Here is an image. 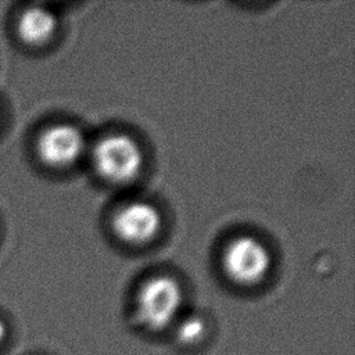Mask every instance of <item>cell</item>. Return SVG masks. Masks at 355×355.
Segmentation results:
<instances>
[{"label":"cell","mask_w":355,"mask_h":355,"mask_svg":"<svg viewBox=\"0 0 355 355\" xmlns=\"http://www.w3.org/2000/svg\"><path fill=\"white\" fill-rule=\"evenodd\" d=\"M183 302V291L176 279L157 275L147 279L135 300L137 320L153 331L164 330L176 319Z\"/></svg>","instance_id":"obj_1"},{"label":"cell","mask_w":355,"mask_h":355,"mask_svg":"<svg viewBox=\"0 0 355 355\" xmlns=\"http://www.w3.org/2000/svg\"><path fill=\"white\" fill-rule=\"evenodd\" d=\"M143 159L144 155L139 143L125 133L107 135L98 139L92 150L96 172L114 184L135 180L141 172Z\"/></svg>","instance_id":"obj_2"},{"label":"cell","mask_w":355,"mask_h":355,"mask_svg":"<svg viewBox=\"0 0 355 355\" xmlns=\"http://www.w3.org/2000/svg\"><path fill=\"white\" fill-rule=\"evenodd\" d=\"M223 270L240 286H254L270 270L272 257L266 245L252 236H237L225 248Z\"/></svg>","instance_id":"obj_3"},{"label":"cell","mask_w":355,"mask_h":355,"mask_svg":"<svg viewBox=\"0 0 355 355\" xmlns=\"http://www.w3.org/2000/svg\"><path fill=\"white\" fill-rule=\"evenodd\" d=\"M162 227V215L151 202L136 200L123 204L112 216V229L125 243L141 245L153 241Z\"/></svg>","instance_id":"obj_4"},{"label":"cell","mask_w":355,"mask_h":355,"mask_svg":"<svg viewBox=\"0 0 355 355\" xmlns=\"http://www.w3.org/2000/svg\"><path fill=\"white\" fill-rule=\"evenodd\" d=\"M83 132L72 123H57L44 129L37 139L40 159L53 168L76 164L86 151Z\"/></svg>","instance_id":"obj_5"},{"label":"cell","mask_w":355,"mask_h":355,"mask_svg":"<svg viewBox=\"0 0 355 355\" xmlns=\"http://www.w3.org/2000/svg\"><path fill=\"white\" fill-rule=\"evenodd\" d=\"M57 29L55 15L43 7H31L25 10L18 22L21 39L29 44L46 43Z\"/></svg>","instance_id":"obj_6"},{"label":"cell","mask_w":355,"mask_h":355,"mask_svg":"<svg viewBox=\"0 0 355 355\" xmlns=\"http://www.w3.org/2000/svg\"><path fill=\"white\" fill-rule=\"evenodd\" d=\"M207 333V323L200 316H189L183 319L176 330L178 340L184 345L200 343Z\"/></svg>","instance_id":"obj_7"},{"label":"cell","mask_w":355,"mask_h":355,"mask_svg":"<svg viewBox=\"0 0 355 355\" xmlns=\"http://www.w3.org/2000/svg\"><path fill=\"white\" fill-rule=\"evenodd\" d=\"M6 334H7V327H6L4 322L0 319V343L4 340Z\"/></svg>","instance_id":"obj_8"}]
</instances>
